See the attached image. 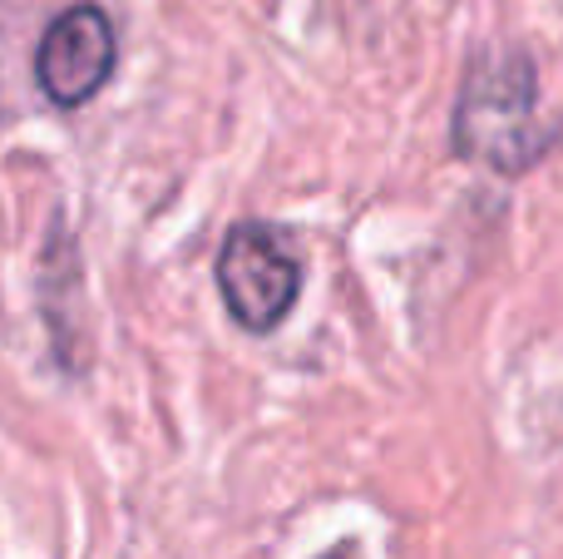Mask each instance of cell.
Listing matches in <instances>:
<instances>
[{"mask_svg":"<svg viewBox=\"0 0 563 559\" xmlns=\"http://www.w3.org/2000/svg\"><path fill=\"white\" fill-rule=\"evenodd\" d=\"M539 75L529 50L485 45L470 55L455 99V154L495 174H525L554 144V129L539 119Z\"/></svg>","mask_w":563,"mask_h":559,"instance_id":"1","label":"cell"},{"mask_svg":"<svg viewBox=\"0 0 563 559\" xmlns=\"http://www.w3.org/2000/svg\"><path fill=\"white\" fill-rule=\"evenodd\" d=\"M331 559H351V550H336V555H331Z\"/></svg>","mask_w":563,"mask_h":559,"instance_id":"4","label":"cell"},{"mask_svg":"<svg viewBox=\"0 0 563 559\" xmlns=\"http://www.w3.org/2000/svg\"><path fill=\"white\" fill-rule=\"evenodd\" d=\"M218 297L243 332H273L301 297V257L273 223H238L218 248Z\"/></svg>","mask_w":563,"mask_h":559,"instance_id":"2","label":"cell"},{"mask_svg":"<svg viewBox=\"0 0 563 559\" xmlns=\"http://www.w3.org/2000/svg\"><path fill=\"white\" fill-rule=\"evenodd\" d=\"M119 59L114 20L99 6H69L35 45V85L55 109H79L109 85Z\"/></svg>","mask_w":563,"mask_h":559,"instance_id":"3","label":"cell"}]
</instances>
